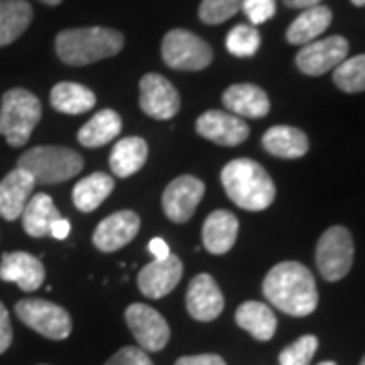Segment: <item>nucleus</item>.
I'll use <instances>...</instances> for the list:
<instances>
[{"label": "nucleus", "instance_id": "nucleus-1", "mask_svg": "<svg viewBox=\"0 0 365 365\" xmlns=\"http://www.w3.org/2000/svg\"><path fill=\"white\" fill-rule=\"evenodd\" d=\"M262 292L266 300L290 317H307L319 304L317 282L300 262H280L266 274Z\"/></svg>", "mask_w": 365, "mask_h": 365}, {"label": "nucleus", "instance_id": "nucleus-2", "mask_svg": "<svg viewBox=\"0 0 365 365\" xmlns=\"http://www.w3.org/2000/svg\"><path fill=\"white\" fill-rule=\"evenodd\" d=\"M225 195L237 207L246 211H262L272 205L276 187L262 165L250 158H234L222 170Z\"/></svg>", "mask_w": 365, "mask_h": 365}, {"label": "nucleus", "instance_id": "nucleus-3", "mask_svg": "<svg viewBox=\"0 0 365 365\" xmlns=\"http://www.w3.org/2000/svg\"><path fill=\"white\" fill-rule=\"evenodd\" d=\"M124 37L114 29L83 26L66 29L55 39L57 57L67 66H90L122 51Z\"/></svg>", "mask_w": 365, "mask_h": 365}, {"label": "nucleus", "instance_id": "nucleus-4", "mask_svg": "<svg viewBox=\"0 0 365 365\" xmlns=\"http://www.w3.org/2000/svg\"><path fill=\"white\" fill-rule=\"evenodd\" d=\"M43 108L35 93L23 88L9 90L0 104V134L11 146H23L39 124Z\"/></svg>", "mask_w": 365, "mask_h": 365}, {"label": "nucleus", "instance_id": "nucleus-5", "mask_svg": "<svg viewBox=\"0 0 365 365\" xmlns=\"http://www.w3.org/2000/svg\"><path fill=\"white\" fill-rule=\"evenodd\" d=\"M16 167L29 170L39 185H55L79 175L83 157L66 146H35L21 155Z\"/></svg>", "mask_w": 365, "mask_h": 365}, {"label": "nucleus", "instance_id": "nucleus-6", "mask_svg": "<svg viewBox=\"0 0 365 365\" xmlns=\"http://www.w3.org/2000/svg\"><path fill=\"white\" fill-rule=\"evenodd\" d=\"M16 317L29 329L53 341H63L71 335V317L63 307L43 299H23L14 307Z\"/></svg>", "mask_w": 365, "mask_h": 365}, {"label": "nucleus", "instance_id": "nucleus-7", "mask_svg": "<svg viewBox=\"0 0 365 365\" xmlns=\"http://www.w3.org/2000/svg\"><path fill=\"white\" fill-rule=\"evenodd\" d=\"M165 63L179 71H201L211 66L213 51L209 43L185 29H173L163 39Z\"/></svg>", "mask_w": 365, "mask_h": 365}, {"label": "nucleus", "instance_id": "nucleus-8", "mask_svg": "<svg viewBox=\"0 0 365 365\" xmlns=\"http://www.w3.org/2000/svg\"><path fill=\"white\" fill-rule=\"evenodd\" d=\"M317 268L329 282L345 278L353 266V237L343 225H333L321 235L314 252Z\"/></svg>", "mask_w": 365, "mask_h": 365}, {"label": "nucleus", "instance_id": "nucleus-9", "mask_svg": "<svg viewBox=\"0 0 365 365\" xmlns=\"http://www.w3.org/2000/svg\"><path fill=\"white\" fill-rule=\"evenodd\" d=\"M126 323L134 339L138 341L140 349L146 353L160 351L169 343L170 329L167 319L148 304L143 302L130 304L126 309Z\"/></svg>", "mask_w": 365, "mask_h": 365}, {"label": "nucleus", "instance_id": "nucleus-10", "mask_svg": "<svg viewBox=\"0 0 365 365\" xmlns=\"http://www.w3.org/2000/svg\"><path fill=\"white\" fill-rule=\"evenodd\" d=\"M349 43L341 35H333L327 39L313 41L302 45L297 53V67L304 76H323L327 71L335 69L341 61L347 59Z\"/></svg>", "mask_w": 365, "mask_h": 365}, {"label": "nucleus", "instance_id": "nucleus-11", "mask_svg": "<svg viewBox=\"0 0 365 365\" xmlns=\"http://www.w3.org/2000/svg\"><path fill=\"white\" fill-rule=\"evenodd\" d=\"M205 195V185L193 175H181L170 181L163 193V209L170 222H189L195 213L197 205Z\"/></svg>", "mask_w": 365, "mask_h": 365}, {"label": "nucleus", "instance_id": "nucleus-12", "mask_svg": "<svg viewBox=\"0 0 365 365\" xmlns=\"http://www.w3.org/2000/svg\"><path fill=\"white\" fill-rule=\"evenodd\" d=\"M140 108L155 120H170L181 108L179 91L160 73H146L140 79Z\"/></svg>", "mask_w": 365, "mask_h": 365}, {"label": "nucleus", "instance_id": "nucleus-13", "mask_svg": "<svg viewBox=\"0 0 365 365\" xmlns=\"http://www.w3.org/2000/svg\"><path fill=\"white\" fill-rule=\"evenodd\" d=\"M138 230H140V217L130 209H124V211L108 215L106 220L98 223L91 242L100 252L110 254V252H118L120 248L128 246L138 235Z\"/></svg>", "mask_w": 365, "mask_h": 365}, {"label": "nucleus", "instance_id": "nucleus-14", "mask_svg": "<svg viewBox=\"0 0 365 365\" xmlns=\"http://www.w3.org/2000/svg\"><path fill=\"white\" fill-rule=\"evenodd\" d=\"M181 276V258L170 254L167 258H157L144 266L138 272V288L146 299H163L175 290Z\"/></svg>", "mask_w": 365, "mask_h": 365}, {"label": "nucleus", "instance_id": "nucleus-15", "mask_svg": "<svg viewBox=\"0 0 365 365\" xmlns=\"http://www.w3.org/2000/svg\"><path fill=\"white\" fill-rule=\"evenodd\" d=\"M195 126L197 134L222 146H237L250 136V128L244 118L235 116L232 112L209 110L197 118Z\"/></svg>", "mask_w": 365, "mask_h": 365}, {"label": "nucleus", "instance_id": "nucleus-16", "mask_svg": "<svg viewBox=\"0 0 365 365\" xmlns=\"http://www.w3.org/2000/svg\"><path fill=\"white\" fill-rule=\"evenodd\" d=\"M185 302H187L189 314L201 323L215 321L225 307L222 290L209 274H197L195 278L189 282Z\"/></svg>", "mask_w": 365, "mask_h": 365}, {"label": "nucleus", "instance_id": "nucleus-17", "mask_svg": "<svg viewBox=\"0 0 365 365\" xmlns=\"http://www.w3.org/2000/svg\"><path fill=\"white\" fill-rule=\"evenodd\" d=\"M0 278L4 282H14L25 292H33L45 282V266L33 254L6 252L0 260Z\"/></svg>", "mask_w": 365, "mask_h": 365}, {"label": "nucleus", "instance_id": "nucleus-18", "mask_svg": "<svg viewBox=\"0 0 365 365\" xmlns=\"http://www.w3.org/2000/svg\"><path fill=\"white\" fill-rule=\"evenodd\" d=\"M35 179L29 170L16 167L0 181V215L6 222H14L23 215V209L33 197Z\"/></svg>", "mask_w": 365, "mask_h": 365}, {"label": "nucleus", "instance_id": "nucleus-19", "mask_svg": "<svg viewBox=\"0 0 365 365\" xmlns=\"http://www.w3.org/2000/svg\"><path fill=\"white\" fill-rule=\"evenodd\" d=\"M223 106L240 118H264L270 112L268 93L254 83H235L223 91Z\"/></svg>", "mask_w": 365, "mask_h": 365}, {"label": "nucleus", "instance_id": "nucleus-20", "mask_svg": "<svg viewBox=\"0 0 365 365\" xmlns=\"http://www.w3.org/2000/svg\"><path fill=\"white\" fill-rule=\"evenodd\" d=\"M237 230H240V223L234 213L225 209H217L209 213L203 223V246L209 254H215V256L227 254L234 248L235 240H237Z\"/></svg>", "mask_w": 365, "mask_h": 365}, {"label": "nucleus", "instance_id": "nucleus-21", "mask_svg": "<svg viewBox=\"0 0 365 365\" xmlns=\"http://www.w3.org/2000/svg\"><path fill=\"white\" fill-rule=\"evenodd\" d=\"M262 146L272 157L300 158L309 153V138L294 126H272L262 136Z\"/></svg>", "mask_w": 365, "mask_h": 365}, {"label": "nucleus", "instance_id": "nucleus-22", "mask_svg": "<svg viewBox=\"0 0 365 365\" xmlns=\"http://www.w3.org/2000/svg\"><path fill=\"white\" fill-rule=\"evenodd\" d=\"M333 21L331 9H327L323 4H317L311 9H304V13H300L292 25L288 26L287 41L290 45H307L317 41L319 35H323L329 25Z\"/></svg>", "mask_w": 365, "mask_h": 365}, {"label": "nucleus", "instance_id": "nucleus-23", "mask_svg": "<svg viewBox=\"0 0 365 365\" xmlns=\"http://www.w3.org/2000/svg\"><path fill=\"white\" fill-rule=\"evenodd\" d=\"M146 158H148V146L144 143V138L128 136L114 144L112 155H110V169L116 177L126 179L143 169L146 165Z\"/></svg>", "mask_w": 365, "mask_h": 365}, {"label": "nucleus", "instance_id": "nucleus-24", "mask_svg": "<svg viewBox=\"0 0 365 365\" xmlns=\"http://www.w3.org/2000/svg\"><path fill=\"white\" fill-rule=\"evenodd\" d=\"M235 323L258 341H270L276 333V314L270 307L258 300L240 304V309L235 311Z\"/></svg>", "mask_w": 365, "mask_h": 365}, {"label": "nucleus", "instance_id": "nucleus-25", "mask_svg": "<svg viewBox=\"0 0 365 365\" xmlns=\"http://www.w3.org/2000/svg\"><path fill=\"white\" fill-rule=\"evenodd\" d=\"M120 130H122V118L118 116V112L106 108V110L96 112L79 128L78 140L88 148H98V146H104V144L116 140Z\"/></svg>", "mask_w": 365, "mask_h": 365}, {"label": "nucleus", "instance_id": "nucleus-26", "mask_svg": "<svg viewBox=\"0 0 365 365\" xmlns=\"http://www.w3.org/2000/svg\"><path fill=\"white\" fill-rule=\"evenodd\" d=\"M21 217H23V227L31 237H47L51 232L53 222H57L61 213L47 193H37L29 199Z\"/></svg>", "mask_w": 365, "mask_h": 365}, {"label": "nucleus", "instance_id": "nucleus-27", "mask_svg": "<svg viewBox=\"0 0 365 365\" xmlns=\"http://www.w3.org/2000/svg\"><path fill=\"white\" fill-rule=\"evenodd\" d=\"M33 21V6L26 0H0V47H6L25 33Z\"/></svg>", "mask_w": 365, "mask_h": 365}, {"label": "nucleus", "instance_id": "nucleus-28", "mask_svg": "<svg viewBox=\"0 0 365 365\" xmlns=\"http://www.w3.org/2000/svg\"><path fill=\"white\" fill-rule=\"evenodd\" d=\"M51 106L61 114L78 116V114H83V112H90L91 108L96 106V93L90 88L81 86V83L61 81V83L53 86Z\"/></svg>", "mask_w": 365, "mask_h": 365}, {"label": "nucleus", "instance_id": "nucleus-29", "mask_svg": "<svg viewBox=\"0 0 365 365\" xmlns=\"http://www.w3.org/2000/svg\"><path fill=\"white\" fill-rule=\"evenodd\" d=\"M114 191V177L106 175V173H91L90 177L81 179V181L73 187V205L83 211V213H91L93 209H98L110 193Z\"/></svg>", "mask_w": 365, "mask_h": 365}, {"label": "nucleus", "instance_id": "nucleus-30", "mask_svg": "<svg viewBox=\"0 0 365 365\" xmlns=\"http://www.w3.org/2000/svg\"><path fill=\"white\" fill-rule=\"evenodd\" d=\"M333 81L339 90L347 93L365 91V55H355L351 59L341 61L333 69Z\"/></svg>", "mask_w": 365, "mask_h": 365}, {"label": "nucleus", "instance_id": "nucleus-31", "mask_svg": "<svg viewBox=\"0 0 365 365\" xmlns=\"http://www.w3.org/2000/svg\"><path fill=\"white\" fill-rule=\"evenodd\" d=\"M260 33L256 26L235 25L225 39L227 51L235 57H252L260 49Z\"/></svg>", "mask_w": 365, "mask_h": 365}, {"label": "nucleus", "instance_id": "nucleus-32", "mask_svg": "<svg viewBox=\"0 0 365 365\" xmlns=\"http://www.w3.org/2000/svg\"><path fill=\"white\" fill-rule=\"evenodd\" d=\"M244 0H203L199 6V19L205 25H222L242 11Z\"/></svg>", "mask_w": 365, "mask_h": 365}, {"label": "nucleus", "instance_id": "nucleus-33", "mask_svg": "<svg viewBox=\"0 0 365 365\" xmlns=\"http://www.w3.org/2000/svg\"><path fill=\"white\" fill-rule=\"evenodd\" d=\"M319 339L314 335H304L294 343H290L287 349H282L278 364L280 365H311V359L317 353Z\"/></svg>", "mask_w": 365, "mask_h": 365}, {"label": "nucleus", "instance_id": "nucleus-34", "mask_svg": "<svg viewBox=\"0 0 365 365\" xmlns=\"http://www.w3.org/2000/svg\"><path fill=\"white\" fill-rule=\"evenodd\" d=\"M242 11L246 13L252 25H262L274 16L276 2L274 0H244Z\"/></svg>", "mask_w": 365, "mask_h": 365}, {"label": "nucleus", "instance_id": "nucleus-35", "mask_svg": "<svg viewBox=\"0 0 365 365\" xmlns=\"http://www.w3.org/2000/svg\"><path fill=\"white\" fill-rule=\"evenodd\" d=\"M106 365H153V361L140 347H122L106 361Z\"/></svg>", "mask_w": 365, "mask_h": 365}, {"label": "nucleus", "instance_id": "nucleus-36", "mask_svg": "<svg viewBox=\"0 0 365 365\" xmlns=\"http://www.w3.org/2000/svg\"><path fill=\"white\" fill-rule=\"evenodd\" d=\"M13 343V325L6 307L0 302V355L6 351Z\"/></svg>", "mask_w": 365, "mask_h": 365}, {"label": "nucleus", "instance_id": "nucleus-37", "mask_svg": "<svg viewBox=\"0 0 365 365\" xmlns=\"http://www.w3.org/2000/svg\"><path fill=\"white\" fill-rule=\"evenodd\" d=\"M175 365H227L223 361V357L213 355V353H203V355H185L181 359H177Z\"/></svg>", "mask_w": 365, "mask_h": 365}, {"label": "nucleus", "instance_id": "nucleus-38", "mask_svg": "<svg viewBox=\"0 0 365 365\" xmlns=\"http://www.w3.org/2000/svg\"><path fill=\"white\" fill-rule=\"evenodd\" d=\"M69 234H71V223H69V220H66L63 215H61L57 222H53L51 232H49L51 237H55V240H66Z\"/></svg>", "mask_w": 365, "mask_h": 365}, {"label": "nucleus", "instance_id": "nucleus-39", "mask_svg": "<svg viewBox=\"0 0 365 365\" xmlns=\"http://www.w3.org/2000/svg\"><path fill=\"white\" fill-rule=\"evenodd\" d=\"M148 252H150L155 258H167V256H170L169 244H167L163 237H155V240H150V242H148Z\"/></svg>", "mask_w": 365, "mask_h": 365}, {"label": "nucleus", "instance_id": "nucleus-40", "mask_svg": "<svg viewBox=\"0 0 365 365\" xmlns=\"http://www.w3.org/2000/svg\"><path fill=\"white\" fill-rule=\"evenodd\" d=\"M284 4L290 9H311L321 4V0H284Z\"/></svg>", "mask_w": 365, "mask_h": 365}, {"label": "nucleus", "instance_id": "nucleus-41", "mask_svg": "<svg viewBox=\"0 0 365 365\" xmlns=\"http://www.w3.org/2000/svg\"><path fill=\"white\" fill-rule=\"evenodd\" d=\"M41 2H45V4H49V6H57V4H61V0H41Z\"/></svg>", "mask_w": 365, "mask_h": 365}, {"label": "nucleus", "instance_id": "nucleus-42", "mask_svg": "<svg viewBox=\"0 0 365 365\" xmlns=\"http://www.w3.org/2000/svg\"><path fill=\"white\" fill-rule=\"evenodd\" d=\"M355 6H365V0H351Z\"/></svg>", "mask_w": 365, "mask_h": 365}, {"label": "nucleus", "instance_id": "nucleus-43", "mask_svg": "<svg viewBox=\"0 0 365 365\" xmlns=\"http://www.w3.org/2000/svg\"><path fill=\"white\" fill-rule=\"evenodd\" d=\"M319 365H337V364H333V361H323V364H319Z\"/></svg>", "mask_w": 365, "mask_h": 365}, {"label": "nucleus", "instance_id": "nucleus-44", "mask_svg": "<svg viewBox=\"0 0 365 365\" xmlns=\"http://www.w3.org/2000/svg\"><path fill=\"white\" fill-rule=\"evenodd\" d=\"M361 365H365V357H364V359H361Z\"/></svg>", "mask_w": 365, "mask_h": 365}]
</instances>
